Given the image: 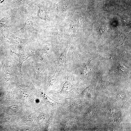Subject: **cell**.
Returning a JSON list of instances; mask_svg holds the SVG:
<instances>
[{"label":"cell","mask_w":131,"mask_h":131,"mask_svg":"<svg viewBox=\"0 0 131 131\" xmlns=\"http://www.w3.org/2000/svg\"><path fill=\"white\" fill-rule=\"evenodd\" d=\"M10 53H13L17 55L19 59V62L18 67L19 72L22 75L21 68L23 62L29 57L32 56L35 57V55L34 52L32 51L24 50L23 51L19 53H16L10 49Z\"/></svg>","instance_id":"2"},{"label":"cell","mask_w":131,"mask_h":131,"mask_svg":"<svg viewBox=\"0 0 131 131\" xmlns=\"http://www.w3.org/2000/svg\"><path fill=\"white\" fill-rule=\"evenodd\" d=\"M38 15L41 18L45 20L46 19V15L45 11L42 9H40L38 11Z\"/></svg>","instance_id":"6"},{"label":"cell","mask_w":131,"mask_h":131,"mask_svg":"<svg viewBox=\"0 0 131 131\" xmlns=\"http://www.w3.org/2000/svg\"><path fill=\"white\" fill-rule=\"evenodd\" d=\"M35 27V22L33 18L30 11L24 26L18 31L23 32L26 31H32L34 30Z\"/></svg>","instance_id":"3"},{"label":"cell","mask_w":131,"mask_h":131,"mask_svg":"<svg viewBox=\"0 0 131 131\" xmlns=\"http://www.w3.org/2000/svg\"><path fill=\"white\" fill-rule=\"evenodd\" d=\"M34 115L32 114L28 115L26 118V121L29 122L32 120L34 118Z\"/></svg>","instance_id":"8"},{"label":"cell","mask_w":131,"mask_h":131,"mask_svg":"<svg viewBox=\"0 0 131 131\" xmlns=\"http://www.w3.org/2000/svg\"><path fill=\"white\" fill-rule=\"evenodd\" d=\"M8 101H10L13 98V95L12 93L11 92H10L8 93Z\"/></svg>","instance_id":"9"},{"label":"cell","mask_w":131,"mask_h":131,"mask_svg":"<svg viewBox=\"0 0 131 131\" xmlns=\"http://www.w3.org/2000/svg\"><path fill=\"white\" fill-rule=\"evenodd\" d=\"M41 93L43 97L49 103H53L55 102H57L53 100L52 99H51L44 92H41Z\"/></svg>","instance_id":"7"},{"label":"cell","mask_w":131,"mask_h":131,"mask_svg":"<svg viewBox=\"0 0 131 131\" xmlns=\"http://www.w3.org/2000/svg\"><path fill=\"white\" fill-rule=\"evenodd\" d=\"M11 18L9 17L4 18L0 20V28L8 26L10 23Z\"/></svg>","instance_id":"4"},{"label":"cell","mask_w":131,"mask_h":131,"mask_svg":"<svg viewBox=\"0 0 131 131\" xmlns=\"http://www.w3.org/2000/svg\"><path fill=\"white\" fill-rule=\"evenodd\" d=\"M8 37L11 44L20 49H24L26 45L31 41L30 39L19 38L15 36L9 31H8Z\"/></svg>","instance_id":"1"},{"label":"cell","mask_w":131,"mask_h":131,"mask_svg":"<svg viewBox=\"0 0 131 131\" xmlns=\"http://www.w3.org/2000/svg\"><path fill=\"white\" fill-rule=\"evenodd\" d=\"M71 87L70 82L67 80L63 85L62 89L61 91L68 92L71 89Z\"/></svg>","instance_id":"5"},{"label":"cell","mask_w":131,"mask_h":131,"mask_svg":"<svg viewBox=\"0 0 131 131\" xmlns=\"http://www.w3.org/2000/svg\"><path fill=\"white\" fill-rule=\"evenodd\" d=\"M3 0H0V2H2V1Z\"/></svg>","instance_id":"11"},{"label":"cell","mask_w":131,"mask_h":131,"mask_svg":"<svg viewBox=\"0 0 131 131\" xmlns=\"http://www.w3.org/2000/svg\"><path fill=\"white\" fill-rule=\"evenodd\" d=\"M10 108L13 110H15L18 108V106L17 105H12L10 106Z\"/></svg>","instance_id":"10"}]
</instances>
